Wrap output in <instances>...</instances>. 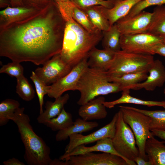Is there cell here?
<instances>
[{"instance_id": "8992f818", "label": "cell", "mask_w": 165, "mask_h": 165, "mask_svg": "<svg viewBox=\"0 0 165 165\" xmlns=\"http://www.w3.org/2000/svg\"><path fill=\"white\" fill-rule=\"evenodd\" d=\"M124 121L130 127L134 134L138 148L139 156L146 160H148L145 151L146 141L154 136L150 129L151 118L126 106H119Z\"/></svg>"}, {"instance_id": "cb8c5ba5", "label": "cell", "mask_w": 165, "mask_h": 165, "mask_svg": "<svg viewBox=\"0 0 165 165\" xmlns=\"http://www.w3.org/2000/svg\"><path fill=\"white\" fill-rule=\"evenodd\" d=\"M130 89H125L123 90L122 95L119 98L111 101H105L103 104L106 108H111L115 106L122 104H132L152 107L158 106L165 108V101H157L141 100L131 96Z\"/></svg>"}, {"instance_id": "ba28073f", "label": "cell", "mask_w": 165, "mask_h": 165, "mask_svg": "<svg viewBox=\"0 0 165 165\" xmlns=\"http://www.w3.org/2000/svg\"><path fill=\"white\" fill-rule=\"evenodd\" d=\"M163 38L148 33L121 35V49L130 53L153 55L154 46L163 42Z\"/></svg>"}, {"instance_id": "7bdbcfd3", "label": "cell", "mask_w": 165, "mask_h": 165, "mask_svg": "<svg viewBox=\"0 0 165 165\" xmlns=\"http://www.w3.org/2000/svg\"><path fill=\"white\" fill-rule=\"evenodd\" d=\"M11 6L10 0H0V7L6 8Z\"/></svg>"}, {"instance_id": "7c38bea8", "label": "cell", "mask_w": 165, "mask_h": 165, "mask_svg": "<svg viewBox=\"0 0 165 165\" xmlns=\"http://www.w3.org/2000/svg\"><path fill=\"white\" fill-rule=\"evenodd\" d=\"M117 116V112L109 123L89 134H76L70 136L69 142L65 148L64 153H69L75 148L80 145H87L106 138L112 139L115 132Z\"/></svg>"}, {"instance_id": "d590c367", "label": "cell", "mask_w": 165, "mask_h": 165, "mask_svg": "<svg viewBox=\"0 0 165 165\" xmlns=\"http://www.w3.org/2000/svg\"><path fill=\"white\" fill-rule=\"evenodd\" d=\"M24 69L20 63L12 61L3 65L0 69V73H6L17 79L24 75Z\"/></svg>"}, {"instance_id": "5b68a950", "label": "cell", "mask_w": 165, "mask_h": 165, "mask_svg": "<svg viewBox=\"0 0 165 165\" xmlns=\"http://www.w3.org/2000/svg\"><path fill=\"white\" fill-rule=\"evenodd\" d=\"M154 61L152 55L137 54L121 50L116 52L107 71L109 77L149 70Z\"/></svg>"}, {"instance_id": "30bf717a", "label": "cell", "mask_w": 165, "mask_h": 165, "mask_svg": "<svg viewBox=\"0 0 165 165\" xmlns=\"http://www.w3.org/2000/svg\"><path fill=\"white\" fill-rule=\"evenodd\" d=\"M87 60H83L73 67L67 75L50 85L48 96L55 99L67 91L77 90L79 80L84 72L89 67Z\"/></svg>"}, {"instance_id": "e575fe53", "label": "cell", "mask_w": 165, "mask_h": 165, "mask_svg": "<svg viewBox=\"0 0 165 165\" xmlns=\"http://www.w3.org/2000/svg\"><path fill=\"white\" fill-rule=\"evenodd\" d=\"M164 4H165V0H142L136 4L128 14L123 17H131L138 14L148 7Z\"/></svg>"}, {"instance_id": "f546056e", "label": "cell", "mask_w": 165, "mask_h": 165, "mask_svg": "<svg viewBox=\"0 0 165 165\" xmlns=\"http://www.w3.org/2000/svg\"><path fill=\"white\" fill-rule=\"evenodd\" d=\"M73 122L72 115L64 108L58 115L49 119L44 124L53 131H59L68 127Z\"/></svg>"}, {"instance_id": "f6af8a7d", "label": "cell", "mask_w": 165, "mask_h": 165, "mask_svg": "<svg viewBox=\"0 0 165 165\" xmlns=\"http://www.w3.org/2000/svg\"><path fill=\"white\" fill-rule=\"evenodd\" d=\"M163 42L165 43V37L163 38Z\"/></svg>"}, {"instance_id": "484cf974", "label": "cell", "mask_w": 165, "mask_h": 165, "mask_svg": "<svg viewBox=\"0 0 165 165\" xmlns=\"http://www.w3.org/2000/svg\"><path fill=\"white\" fill-rule=\"evenodd\" d=\"M102 46L104 49L115 52L121 50L120 38L121 34L116 24L111 26L107 31H102Z\"/></svg>"}, {"instance_id": "6da1fadb", "label": "cell", "mask_w": 165, "mask_h": 165, "mask_svg": "<svg viewBox=\"0 0 165 165\" xmlns=\"http://www.w3.org/2000/svg\"><path fill=\"white\" fill-rule=\"evenodd\" d=\"M65 25L53 1L38 13L0 29V56L43 65L60 53Z\"/></svg>"}, {"instance_id": "d6986e66", "label": "cell", "mask_w": 165, "mask_h": 165, "mask_svg": "<svg viewBox=\"0 0 165 165\" xmlns=\"http://www.w3.org/2000/svg\"><path fill=\"white\" fill-rule=\"evenodd\" d=\"M115 52L108 49L100 50L96 47L89 52L87 60L89 67L107 71L115 57Z\"/></svg>"}, {"instance_id": "8fae6325", "label": "cell", "mask_w": 165, "mask_h": 165, "mask_svg": "<svg viewBox=\"0 0 165 165\" xmlns=\"http://www.w3.org/2000/svg\"><path fill=\"white\" fill-rule=\"evenodd\" d=\"M63 161V165H129L121 157L105 152H88L70 156Z\"/></svg>"}, {"instance_id": "52a82bcc", "label": "cell", "mask_w": 165, "mask_h": 165, "mask_svg": "<svg viewBox=\"0 0 165 165\" xmlns=\"http://www.w3.org/2000/svg\"><path fill=\"white\" fill-rule=\"evenodd\" d=\"M115 133L112 139L116 151L129 165H136L134 159L139 155L134 134L130 126L124 121L122 112L119 109Z\"/></svg>"}, {"instance_id": "9c48e42d", "label": "cell", "mask_w": 165, "mask_h": 165, "mask_svg": "<svg viewBox=\"0 0 165 165\" xmlns=\"http://www.w3.org/2000/svg\"><path fill=\"white\" fill-rule=\"evenodd\" d=\"M42 67L34 72L38 77L47 85L52 84L67 75L72 68L62 59L60 54H57L46 62Z\"/></svg>"}, {"instance_id": "3957f363", "label": "cell", "mask_w": 165, "mask_h": 165, "mask_svg": "<svg viewBox=\"0 0 165 165\" xmlns=\"http://www.w3.org/2000/svg\"><path fill=\"white\" fill-rule=\"evenodd\" d=\"M24 107L19 108L10 118L16 125L25 148L24 159L29 165H50V147L34 131Z\"/></svg>"}, {"instance_id": "83f0119b", "label": "cell", "mask_w": 165, "mask_h": 165, "mask_svg": "<svg viewBox=\"0 0 165 165\" xmlns=\"http://www.w3.org/2000/svg\"><path fill=\"white\" fill-rule=\"evenodd\" d=\"M86 14L94 26L98 30L104 31L111 27L109 21L101 13L99 6L81 9Z\"/></svg>"}, {"instance_id": "60d3db41", "label": "cell", "mask_w": 165, "mask_h": 165, "mask_svg": "<svg viewBox=\"0 0 165 165\" xmlns=\"http://www.w3.org/2000/svg\"><path fill=\"white\" fill-rule=\"evenodd\" d=\"M153 135L165 141V131L156 130H150Z\"/></svg>"}, {"instance_id": "ffe728a7", "label": "cell", "mask_w": 165, "mask_h": 165, "mask_svg": "<svg viewBox=\"0 0 165 165\" xmlns=\"http://www.w3.org/2000/svg\"><path fill=\"white\" fill-rule=\"evenodd\" d=\"M145 151L152 165H165V141H160L153 136L146 141Z\"/></svg>"}, {"instance_id": "74e56055", "label": "cell", "mask_w": 165, "mask_h": 165, "mask_svg": "<svg viewBox=\"0 0 165 165\" xmlns=\"http://www.w3.org/2000/svg\"><path fill=\"white\" fill-rule=\"evenodd\" d=\"M152 52L154 55L157 54L165 57V43L162 42L156 44L154 46Z\"/></svg>"}, {"instance_id": "ee69618b", "label": "cell", "mask_w": 165, "mask_h": 165, "mask_svg": "<svg viewBox=\"0 0 165 165\" xmlns=\"http://www.w3.org/2000/svg\"><path fill=\"white\" fill-rule=\"evenodd\" d=\"M53 1L57 3L60 2H66L70 1V0H52Z\"/></svg>"}, {"instance_id": "9a60e30c", "label": "cell", "mask_w": 165, "mask_h": 165, "mask_svg": "<svg viewBox=\"0 0 165 165\" xmlns=\"http://www.w3.org/2000/svg\"><path fill=\"white\" fill-rule=\"evenodd\" d=\"M43 9L25 5L14 7L8 6L0 12V29L27 18Z\"/></svg>"}, {"instance_id": "603a6c76", "label": "cell", "mask_w": 165, "mask_h": 165, "mask_svg": "<svg viewBox=\"0 0 165 165\" xmlns=\"http://www.w3.org/2000/svg\"><path fill=\"white\" fill-rule=\"evenodd\" d=\"M70 97L68 94H66L56 98L54 102L47 101L45 105V109L39 114L37 118L39 123L44 124L49 119L57 116L64 108Z\"/></svg>"}, {"instance_id": "ab89813d", "label": "cell", "mask_w": 165, "mask_h": 165, "mask_svg": "<svg viewBox=\"0 0 165 165\" xmlns=\"http://www.w3.org/2000/svg\"><path fill=\"white\" fill-rule=\"evenodd\" d=\"M134 161L138 165H152V163L149 160H146L139 156L136 157Z\"/></svg>"}, {"instance_id": "d4e9b609", "label": "cell", "mask_w": 165, "mask_h": 165, "mask_svg": "<svg viewBox=\"0 0 165 165\" xmlns=\"http://www.w3.org/2000/svg\"><path fill=\"white\" fill-rule=\"evenodd\" d=\"M149 29L147 33L162 38L165 37V6H157L153 9Z\"/></svg>"}, {"instance_id": "4316f807", "label": "cell", "mask_w": 165, "mask_h": 165, "mask_svg": "<svg viewBox=\"0 0 165 165\" xmlns=\"http://www.w3.org/2000/svg\"><path fill=\"white\" fill-rule=\"evenodd\" d=\"M148 71L149 70H147L127 73L118 77L109 76V81L119 84L123 87V90L129 86L145 80L148 75Z\"/></svg>"}, {"instance_id": "836d02e7", "label": "cell", "mask_w": 165, "mask_h": 165, "mask_svg": "<svg viewBox=\"0 0 165 165\" xmlns=\"http://www.w3.org/2000/svg\"><path fill=\"white\" fill-rule=\"evenodd\" d=\"M80 9L101 6L108 9L112 8L116 0H70Z\"/></svg>"}, {"instance_id": "b9f144b4", "label": "cell", "mask_w": 165, "mask_h": 165, "mask_svg": "<svg viewBox=\"0 0 165 165\" xmlns=\"http://www.w3.org/2000/svg\"><path fill=\"white\" fill-rule=\"evenodd\" d=\"M11 7H17L24 5L22 0H10Z\"/></svg>"}, {"instance_id": "8d00e7d4", "label": "cell", "mask_w": 165, "mask_h": 165, "mask_svg": "<svg viewBox=\"0 0 165 165\" xmlns=\"http://www.w3.org/2000/svg\"><path fill=\"white\" fill-rule=\"evenodd\" d=\"M24 5L44 9L47 6L52 0H22Z\"/></svg>"}, {"instance_id": "277c9868", "label": "cell", "mask_w": 165, "mask_h": 165, "mask_svg": "<svg viewBox=\"0 0 165 165\" xmlns=\"http://www.w3.org/2000/svg\"><path fill=\"white\" fill-rule=\"evenodd\" d=\"M77 90L80 93L77 104L81 106L100 95L122 91L123 88L119 83L109 82L107 71L88 67L79 80Z\"/></svg>"}, {"instance_id": "ac0fdd59", "label": "cell", "mask_w": 165, "mask_h": 165, "mask_svg": "<svg viewBox=\"0 0 165 165\" xmlns=\"http://www.w3.org/2000/svg\"><path fill=\"white\" fill-rule=\"evenodd\" d=\"M94 152L110 153L119 156L122 158L115 149L112 139L106 138L97 141L96 144L92 146L87 147L84 145H82L77 146L69 153H64L60 157L59 159L63 160L65 158L70 156Z\"/></svg>"}, {"instance_id": "4dcf8cb0", "label": "cell", "mask_w": 165, "mask_h": 165, "mask_svg": "<svg viewBox=\"0 0 165 165\" xmlns=\"http://www.w3.org/2000/svg\"><path fill=\"white\" fill-rule=\"evenodd\" d=\"M20 104L17 101L7 99L0 103V126L6 125L10 120V118L14 114L16 111L20 108Z\"/></svg>"}, {"instance_id": "f1b7e54d", "label": "cell", "mask_w": 165, "mask_h": 165, "mask_svg": "<svg viewBox=\"0 0 165 165\" xmlns=\"http://www.w3.org/2000/svg\"><path fill=\"white\" fill-rule=\"evenodd\" d=\"M126 106L150 117L151 118L150 130H156L165 131V110L150 111Z\"/></svg>"}, {"instance_id": "e0dca14e", "label": "cell", "mask_w": 165, "mask_h": 165, "mask_svg": "<svg viewBox=\"0 0 165 165\" xmlns=\"http://www.w3.org/2000/svg\"><path fill=\"white\" fill-rule=\"evenodd\" d=\"M142 0H116L114 6L108 9L99 6L101 13L108 20L111 26L129 13L132 8Z\"/></svg>"}, {"instance_id": "7dc6e473", "label": "cell", "mask_w": 165, "mask_h": 165, "mask_svg": "<svg viewBox=\"0 0 165 165\" xmlns=\"http://www.w3.org/2000/svg\"></svg>"}, {"instance_id": "44dd1931", "label": "cell", "mask_w": 165, "mask_h": 165, "mask_svg": "<svg viewBox=\"0 0 165 165\" xmlns=\"http://www.w3.org/2000/svg\"><path fill=\"white\" fill-rule=\"evenodd\" d=\"M98 125L96 121H87L82 118H78L68 127L58 131L56 135V140L58 141L65 140L72 135L90 131Z\"/></svg>"}, {"instance_id": "f35d334b", "label": "cell", "mask_w": 165, "mask_h": 165, "mask_svg": "<svg viewBox=\"0 0 165 165\" xmlns=\"http://www.w3.org/2000/svg\"><path fill=\"white\" fill-rule=\"evenodd\" d=\"M4 165H25L24 163L20 161L18 159L13 157L4 161Z\"/></svg>"}, {"instance_id": "5bb4252c", "label": "cell", "mask_w": 165, "mask_h": 165, "mask_svg": "<svg viewBox=\"0 0 165 165\" xmlns=\"http://www.w3.org/2000/svg\"><path fill=\"white\" fill-rule=\"evenodd\" d=\"M148 75L144 82L129 86L125 89L134 90L144 89L148 91L154 90L162 86L165 82V68L161 61L154 60L149 70Z\"/></svg>"}, {"instance_id": "2e32d148", "label": "cell", "mask_w": 165, "mask_h": 165, "mask_svg": "<svg viewBox=\"0 0 165 165\" xmlns=\"http://www.w3.org/2000/svg\"><path fill=\"white\" fill-rule=\"evenodd\" d=\"M105 101L104 97L99 96L81 105L78 111L79 116L87 121L105 118L108 113L103 104Z\"/></svg>"}, {"instance_id": "7a4b0ae2", "label": "cell", "mask_w": 165, "mask_h": 165, "mask_svg": "<svg viewBox=\"0 0 165 165\" xmlns=\"http://www.w3.org/2000/svg\"><path fill=\"white\" fill-rule=\"evenodd\" d=\"M65 25L60 56L72 68L85 59L102 40V31L92 33L77 23L64 8L58 5Z\"/></svg>"}, {"instance_id": "7402d4cb", "label": "cell", "mask_w": 165, "mask_h": 165, "mask_svg": "<svg viewBox=\"0 0 165 165\" xmlns=\"http://www.w3.org/2000/svg\"><path fill=\"white\" fill-rule=\"evenodd\" d=\"M66 10L79 24L90 32L95 33L100 31L92 24L86 13L70 1L57 3Z\"/></svg>"}, {"instance_id": "1f68e13d", "label": "cell", "mask_w": 165, "mask_h": 165, "mask_svg": "<svg viewBox=\"0 0 165 165\" xmlns=\"http://www.w3.org/2000/svg\"><path fill=\"white\" fill-rule=\"evenodd\" d=\"M16 92L22 100L30 101L34 98L35 91L27 79L23 75L16 79Z\"/></svg>"}, {"instance_id": "bcb514c9", "label": "cell", "mask_w": 165, "mask_h": 165, "mask_svg": "<svg viewBox=\"0 0 165 165\" xmlns=\"http://www.w3.org/2000/svg\"><path fill=\"white\" fill-rule=\"evenodd\" d=\"M163 93L164 94H165V87L163 90Z\"/></svg>"}, {"instance_id": "d6a6232c", "label": "cell", "mask_w": 165, "mask_h": 165, "mask_svg": "<svg viewBox=\"0 0 165 165\" xmlns=\"http://www.w3.org/2000/svg\"><path fill=\"white\" fill-rule=\"evenodd\" d=\"M30 78L35 86L39 104V114H41L43 111V106L44 96L47 94L50 88V85L45 84L38 77L34 71L32 72Z\"/></svg>"}, {"instance_id": "4fadbf2b", "label": "cell", "mask_w": 165, "mask_h": 165, "mask_svg": "<svg viewBox=\"0 0 165 165\" xmlns=\"http://www.w3.org/2000/svg\"><path fill=\"white\" fill-rule=\"evenodd\" d=\"M152 13L142 11L131 17H123L116 23L121 35H132L147 33L149 29Z\"/></svg>"}]
</instances>
